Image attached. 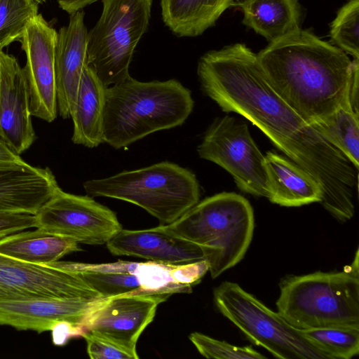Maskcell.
Returning <instances> with one entry per match:
<instances>
[{
	"label": "cell",
	"instance_id": "obj_1",
	"mask_svg": "<svg viewBox=\"0 0 359 359\" xmlns=\"http://www.w3.org/2000/svg\"><path fill=\"white\" fill-rule=\"evenodd\" d=\"M197 74L203 93L222 111L245 117L313 177L326 210L341 222L353 217L358 170L276 93L256 53L241 43L208 51Z\"/></svg>",
	"mask_w": 359,
	"mask_h": 359
},
{
	"label": "cell",
	"instance_id": "obj_16",
	"mask_svg": "<svg viewBox=\"0 0 359 359\" xmlns=\"http://www.w3.org/2000/svg\"><path fill=\"white\" fill-rule=\"evenodd\" d=\"M88 30L83 10L69 15L60 29L55 46V74L57 109L63 118L71 116L83 69L88 65Z\"/></svg>",
	"mask_w": 359,
	"mask_h": 359
},
{
	"label": "cell",
	"instance_id": "obj_33",
	"mask_svg": "<svg viewBox=\"0 0 359 359\" xmlns=\"http://www.w3.org/2000/svg\"><path fill=\"white\" fill-rule=\"evenodd\" d=\"M22 159L0 136V162H18Z\"/></svg>",
	"mask_w": 359,
	"mask_h": 359
},
{
	"label": "cell",
	"instance_id": "obj_34",
	"mask_svg": "<svg viewBox=\"0 0 359 359\" xmlns=\"http://www.w3.org/2000/svg\"><path fill=\"white\" fill-rule=\"evenodd\" d=\"M39 4H43L46 1H47L48 0H36Z\"/></svg>",
	"mask_w": 359,
	"mask_h": 359
},
{
	"label": "cell",
	"instance_id": "obj_31",
	"mask_svg": "<svg viewBox=\"0 0 359 359\" xmlns=\"http://www.w3.org/2000/svg\"><path fill=\"white\" fill-rule=\"evenodd\" d=\"M33 227L36 228L34 214L0 213V240Z\"/></svg>",
	"mask_w": 359,
	"mask_h": 359
},
{
	"label": "cell",
	"instance_id": "obj_15",
	"mask_svg": "<svg viewBox=\"0 0 359 359\" xmlns=\"http://www.w3.org/2000/svg\"><path fill=\"white\" fill-rule=\"evenodd\" d=\"M0 136L18 155L36 139L29 92L22 68L11 55L0 53Z\"/></svg>",
	"mask_w": 359,
	"mask_h": 359
},
{
	"label": "cell",
	"instance_id": "obj_29",
	"mask_svg": "<svg viewBox=\"0 0 359 359\" xmlns=\"http://www.w3.org/2000/svg\"><path fill=\"white\" fill-rule=\"evenodd\" d=\"M189 339L205 358L217 359H263L266 357L250 346H237L200 332H193Z\"/></svg>",
	"mask_w": 359,
	"mask_h": 359
},
{
	"label": "cell",
	"instance_id": "obj_30",
	"mask_svg": "<svg viewBox=\"0 0 359 359\" xmlns=\"http://www.w3.org/2000/svg\"><path fill=\"white\" fill-rule=\"evenodd\" d=\"M87 343V352L91 359H135L117 346L89 333L82 336Z\"/></svg>",
	"mask_w": 359,
	"mask_h": 359
},
{
	"label": "cell",
	"instance_id": "obj_24",
	"mask_svg": "<svg viewBox=\"0 0 359 359\" xmlns=\"http://www.w3.org/2000/svg\"><path fill=\"white\" fill-rule=\"evenodd\" d=\"M71 267L103 298L123 294H147L140 262L118 261L106 264L70 262Z\"/></svg>",
	"mask_w": 359,
	"mask_h": 359
},
{
	"label": "cell",
	"instance_id": "obj_19",
	"mask_svg": "<svg viewBox=\"0 0 359 359\" xmlns=\"http://www.w3.org/2000/svg\"><path fill=\"white\" fill-rule=\"evenodd\" d=\"M268 181L267 198L285 207L320 203L323 193L313 177L287 157L274 151L264 156Z\"/></svg>",
	"mask_w": 359,
	"mask_h": 359
},
{
	"label": "cell",
	"instance_id": "obj_20",
	"mask_svg": "<svg viewBox=\"0 0 359 359\" xmlns=\"http://www.w3.org/2000/svg\"><path fill=\"white\" fill-rule=\"evenodd\" d=\"M106 87L90 65L83 69L71 118L72 142L88 148L104 143V109Z\"/></svg>",
	"mask_w": 359,
	"mask_h": 359
},
{
	"label": "cell",
	"instance_id": "obj_25",
	"mask_svg": "<svg viewBox=\"0 0 359 359\" xmlns=\"http://www.w3.org/2000/svg\"><path fill=\"white\" fill-rule=\"evenodd\" d=\"M311 125L358 170L359 111L351 101L327 119Z\"/></svg>",
	"mask_w": 359,
	"mask_h": 359
},
{
	"label": "cell",
	"instance_id": "obj_3",
	"mask_svg": "<svg viewBox=\"0 0 359 359\" xmlns=\"http://www.w3.org/2000/svg\"><path fill=\"white\" fill-rule=\"evenodd\" d=\"M194 107L191 90L177 79L145 82L130 76L106 88L104 143L119 149L180 126Z\"/></svg>",
	"mask_w": 359,
	"mask_h": 359
},
{
	"label": "cell",
	"instance_id": "obj_4",
	"mask_svg": "<svg viewBox=\"0 0 359 359\" xmlns=\"http://www.w3.org/2000/svg\"><path fill=\"white\" fill-rule=\"evenodd\" d=\"M164 227L173 234L198 245L215 278L236 265L251 243L253 209L243 196L222 192L198 201Z\"/></svg>",
	"mask_w": 359,
	"mask_h": 359
},
{
	"label": "cell",
	"instance_id": "obj_23",
	"mask_svg": "<svg viewBox=\"0 0 359 359\" xmlns=\"http://www.w3.org/2000/svg\"><path fill=\"white\" fill-rule=\"evenodd\" d=\"M78 243L36 228L0 240V254L34 264H49L67 254L81 251Z\"/></svg>",
	"mask_w": 359,
	"mask_h": 359
},
{
	"label": "cell",
	"instance_id": "obj_17",
	"mask_svg": "<svg viewBox=\"0 0 359 359\" xmlns=\"http://www.w3.org/2000/svg\"><path fill=\"white\" fill-rule=\"evenodd\" d=\"M106 244L113 255L138 257L165 264L204 259L198 245L173 234L163 224L141 230L122 229Z\"/></svg>",
	"mask_w": 359,
	"mask_h": 359
},
{
	"label": "cell",
	"instance_id": "obj_14",
	"mask_svg": "<svg viewBox=\"0 0 359 359\" xmlns=\"http://www.w3.org/2000/svg\"><path fill=\"white\" fill-rule=\"evenodd\" d=\"M102 299L42 298L0 301V325L18 330L38 333L51 331L60 323H67L83 334V327Z\"/></svg>",
	"mask_w": 359,
	"mask_h": 359
},
{
	"label": "cell",
	"instance_id": "obj_32",
	"mask_svg": "<svg viewBox=\"0 0 359 359\" xmlns=\"http://www.w3.org/2000/svg\"><path fill=\"white\" fill-rule=\"evenodd\" d=\"M60 8L67 13L72 14L79 11L83 10L87 6L97 1V0H56Z\"/></svg>",
	"mask_w": 359,
	"mask_h": 359
},
{
	"label": "cell",
	"instance_id": "obj_8",
	"mask_svg": "<svg viewBox=\"0 0 359 359\" xmlns=\"http://www.w3.org/2000/svg\"><path fill=\"white\" fill-rule=\"evenodd\" d=\"M102 11L88 32V59L107 88L130 76L129 67L147 31L153 0H102Z\"/></svg>",
	"mask_w": 359,
	"mask_h": 359
},
{
	"label": "cell",
	"instance_id": "obj_7",
	"mask_svg": "<svg viewBox=\"0 0 359 359\" xmlns=\"http://www.w3.org/2000/svg\"><path fill=\"white\" fill-rule=\"evenodd\" d=\"M220 313L252 342L280 359H331L278 312L269 309L238 284L224 281L215 288Z\"/></svg>",
	"mask_w": 359,
	"mask_h": 359
},
{
	"label": "cell",
	"instance_id": "obj_2",
	"mask_svg": "<svg viewBox=\"0 0 359 359\" xmlns=\"http://www.w3.org/2000/svg\"><path fill=\"white\" fill-rule=\"evenodd\" d=\"M257 55L273 89L310 124L352 102L359 60L308 30L269 43Z\"/></svg>",
	"mask_w": 359,
	"mask_h": 359
},
{
	"label": "cell",
	"instance_id": "obj_26",
	"mask_svg": "<svg viewBox=\"0 0 359 359\" xmlns=\"http://www.w3.org/2000/svg\"><path fill=\"white\" fill-rule=\"evenodd\" d=\"M303 334L331 359H351L359 353V328L328 326L302 330Z\"/></svg>",
	"mask_w": 359,
	"mask_h": 359
},
{
	"label": "cell",
	"instance_id": "obj_21",
	"mask_svg": "<svg viewBox=\"0 0 359 359\" xmlns=\"http://www.w3.org/2000/svg\"><path fill=\"white\" fill-rule=\"evenodd\" d=\"M238 6L243 23L269 43L301 29L298 0H243Z\"/></svg>",
	"mask_w": 359,
	"mask_h": 359
},
{
	"label": "cell",
	"instance_id": "obj_5",
	"mask_svg": "<svg viewBox=\"0 0 359 359\" xmlns=\"http://www.w3.org/2000/svg\"><path fill=\"white\" fill-rule=\"evenodd\" d=\"M277 312L299 330L359 328L358 250L342 271L290 276L280 283Z\"/></svg>",
	"mask_w": 359,
	"mask_h": 359
},
{
	"label": "cell",
	"instance_id": "obj_10",
	"mask_svg": "<svg viewBox=\"0 0 359 359\" xmlns=\"http://www.w3.org/2000/svg\"><path fill=\"white\" fill-rule=\"evenodd\" d=\"M34 215L36 228L78 243H107L122 229L111 210L90 196L67 193L60 187Z\"/></svg>",
	"mask_w": 359,
	"mask_h": 359
},
{
	"label": "cell",
	"instance_id": "obj_22",
	"mask_svg": "<svg viewBox=\"0 0 359 359\" xmlns=\"http://www.w3.org/2000/svg\"><path fill=\"white\" fill-rule=\"evenodd\" d=\"M236 0H160L165 25L179 37H196L213 27Z\"/></svg>",
	"mask_w": 359,
	"mask_h": 359
},
{
	"label": "cell",
	"instance_id": "obj_12",
	"mask_svg": "<svg viewBox=\"0 0 359 359\" xmlns=\"http://www.w3.org/2000/svg\"><path fill=\"white\" fill-rule=\"evenodd\" d=\"M165 300L161 297L147 294L104 298L88 317L83 334L89 333L109 341L137 359L138 339L153 321L158 304Z\"/></svg>",
	"mask_w": 359,
	"mask_h": 359
},
{
	"label": "cell",
	"instance_id": "obj_13",
	"mask_svg": "<svg viewBox=\"0 0 359 359\" xmlns=\"http://www.w3.org/2000/svg\"><path fill=\"white\" fill-rule=\"evenodd\" d=\"M57 34L39 13L20 41L26 55L22 70L28 84L31 114L47 122L53 121L58 111L54 59Z\"/></svg>",
	"mask_w": 359,
	"mask_h": 359
},
{
	"label": "cell",
	"instance_id": "obj_6",
	"mask_svg": "<svg viewBox=\"0 0 359 359\" xmlns=\"http://www.w3.org/2000/svg\"><path fill=\"white\" fill-rule=\"evenodd\" d=\"M87 195L124 201L135 204L169 224L195 205L200 186L190 170L162 161L83 183Z\"/></svg>",
	"mask_w": 359,
	"mask_h": 359
},
{
	"label": "cell",
	"instance_id": "obj_27",
	"mask_svg": "<svg viewBox=\"0 0 359 359\" xmlns=\"http://www.w3.org/2000/svg\"><path fill=\"white\" fill-rule=\"evenodd\" d=\"M36 0H0V48L20 41L24 32L39 14Z\"/></svg>",
	"mask_w": 359,
	"mask_h": 359
},
{
	"label": "cell",
	"instance_id": "obj_18",
	"mask_svg": "<svg viewBox=\"0 0 359 359\" xmlns=\"http://www.w3.org/2000/svg\"><path fill=\"white\" fill-rule=\"evenodd\" d=\"M59 188L48 168L0 162V213L36 214Z\"/></svg>",
	"mask_w": 359,
	"mask_h": 359
},
{
	"label": "cell",
	"instance_id": "obj_11",
	"mask_svg": "<svg viewBox=\"0 0 359 359\" xmlns=\"http://www.w3.org/2000/svg\"><path fill=\"white\" fill-rule=\"evenodd\" d=\"M69 263L34 264L0 254V301L103 298Z\"/></svg>",
	"mask_w": 359,
	"mask_h": 359
},
{
	"label": "cell",
	"instance_id": "obj_9",
	"mask_svg": "<svg viewBox=\"0 0 359 359\" xmlns=\"http://www.w3.org/2000/svg\"><path fill=\"white\" fill-rule=\"evenodd\" d=\"M197 151L200 158L216 163L230 173L243 191L267 198L264 156L245 123L229 116L215 118L204 134Z\"/></svg>",
	"mask_w": 359,
	"mask_h": 359
},
{
	"label": "cell",
	"instance_id": "obj_35",
	"mask_svg": "<svg viewBox=\"0 0 359 359\" xmlns=\"http://www.w3.org/2000/svg\"><path fill=\"white\" fill-rule=\"evenodd\" d=\"M2 51V49L0 48V53ZM0 80H1V66H0Z\"/></svg>",
	"mask_w": 359,
	"mask_h": 359
},
{
	"label": "cell",
	"instance_id": "obj_28",
	"mask_svg": "<svg viewBox=\"0 0 359 359\" xmlns=\"http://www.w3.org/2000/svg\"><path fill=\"white\" fill-rule=\"evenodd\" d=\"M330 37L337 47L359 60V0H349L338 11Z\"/></svg>",
	"mask_w": 359,
	"mask_h": 359
}]
</instances>
